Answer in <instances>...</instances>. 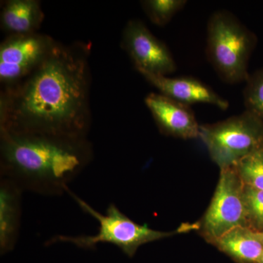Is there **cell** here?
<instances>
[{"instance_id": "obj_4", "label": "cell", "mask_w": 263, "mask_h": 263, "mask_svg": "<svg viewBox=\"0 0 263 263\" xmlns=\"http://www.w3.org/2000/svg\"><path fill=\"white\" fill-rule=\"evenodd\" d=\"M66 191L76 200L84 212L98 221V234L91 236L70 237L57 235L48 242V245L70 243L83 249H95L99 243H108L117 246L124 254L133 257L142 245L184 233L193 229L194 226H186L172 232H162L151 229L147 226L137 224L124 215L114 204H110L105 215L95 211L87 202L81 200L75 194L66 188Z\"/></svg>"}, {"instance_id": "obj_9", "label": "cell", "mask_w": 263, "mask_h": 263, "mask_svg": "<svg viewBox=\"0 0 263 263\" xmlns=\"http://www.w3.org/2000/svg\"><path fill=\"white\" fill-rule=\"evenodd\" d=\"M145 103L161 133L184 140L200 138V125L190 105L160 93H150Z\"/></svg>"}, {"instance_id": "obj_10", "label": "cell", "mask_w": 263, "mask_h": 263, "mask_svg": "<svg viewBox=\"0 0 263 263\" xmlns=\"http://www.w3.org/2000/svg\"><path fill=\"white\" fill-rule=\"evenodd\" d=\"M150 84L155 86L160 94L191 105L195 103H207L226 110L229 107L228 100L221 98L214 89L201 81L190 76L169 78L141 72Z\"/></svg>"}, {"instance_id": "obj_7", "label": "cell", "mask_w": 263, "mask_h": 263, "mask_svg": "<svg viewBox=\"0 0 263 263\" xmlns=\"http://www.w3.org/2000/svg\"><path fill=\"white\" fill-rule=\"evenodd\" d=\"M57 41L39 32L8 35L0 45L2 89L16 84L48 56Z\"/></svg>"}, {"instance_id": "obj_16", "label": "cell", "mask_w": 263, "mask_h": 263, "mask_svg": "<svg viewBox=\"0 0 263 263\" xmlns=\"http://www.w3.org/2000/svg\"><path fill=\"white\" fill-rule=\"evenodd\" d=\"M243 89V103L246 111L263 123V68L249 75Z\"/></svg>"}, {"instance_id": "obj_6", "label": "cell", "mask_w": 263, "mask_h": 263, "mask_svg": "<svg viewBox=\"0 0 263 263\" xmlns=\"http://www.w3.org/2000/svg\"><path fill=\"white\" fill-rule=\"evenodd\" d=\"M239 226L249 227L245 185L232 166L220 170L215 193L198 228L202 238L212 245L227 232Z\"/></svg>"}, {"instance_id": "obj_13", "label": "cell", "mask_w": 263, "mask_h": 263, "mask_svg": "<svg viewBox=\"0 0 263 263\" xmlns=\"http://www.w3.org/2000/svg\"><path fill=\"white\" fill-rule=\"evenodd\" d=\"M20 186L8 179L0 186V249L2 254L14 247L18 238L21 218Z\"/></svg>"}, {"instance_id": "obj_15", "label": "cell", "mask_w": 263, "mask_h": 263, "mask_svg": "<svg viewBox=\"0 0 263 263\" xmlns=\"http://www.w3.org/2000/svg\"><path fill=\"white\" fill-rule=\"evenodd\" d=\"M147 16L157 26L166 25L186 5V0H146L141 2Z\"/></svg>"}, {"instance_id": "obj_12", "label": "cell", "mask_w": 263, "mask_h": 263, "mask_svg": "<svg viewBox=\"0 0 263 263\" xmlns=\"http://www.w3.org/2000/svg\"><path fill=\"white\" fill-rule=\"evenodd\" d=\"M44 16L37 0H8L1 8V28L8 35L37 32Z\"/></svg>"}, {"instance_id": "obj_1", "label": "cell", "mask_w": 263, "mask_h": 263, "mask_svg": "<svg viewBox=\"0 0 263 263\" xmlns=\"http://www.w3.org/2000/svg\"><path fill=\"white\" fill-rule=\"evenodd\" d=\"M90 43L57 42L29 75L0 92V129L86 138L91 123Z\"/></svg>"}, {"instance_id": "obj_14", "label": "cell", "mask_w": 263, "mask_h": 263, "mask_svg": "<svg viewBox=\"0 0 263 263\" xmlns=\"http://www.w3.org/2000/svg\"><path fill=\"white\" fill-rule=\"evenodd\" d=\"M234 167L243 185L263 190V146L238 161Z\"/></svg>"}, {"instance_id": "obj_18", "label": "cell", "mask_w": 263, "mask_h": 263, "mask_svg": "<svg viewBox=\"0 0 263 263\" xmlns=\"http://www.w3.org/2000/svg\"><path fill=\"white\" fill-rule=\"evenodd\" d=\"M259 263H263V255L262 258H261L260 261H259Z\"/></svg>"}, {"instance_id": "obj_11", "label": "cell", "mask_w": 263, "mask_h": 263, "mask_svg": "<svg viewBox=\"0 0 263 263\" xmlns=\"http://www.w3.org/2000/svg\"><path fill=\"white\" fill-rule=\"evenodd\" d=\"M212 245L235 263H259L263 255L262 234L249 227H236Z\"/></svg>"}, {"instance_id": "obj_8", "label": "cell", "mask_w": 263, "mask_h": 263, "mask_svg": "<svg viewBox=\"0 0 263 263\" xmlns=\"http://www.w3.org/2000/svg\"><path fill=\"white\" fill-rule=\"evenodd\" d=\"M122 46L139 73L167 76L177 68L167 46L156 37L141 20L133 19L126 24Z\"/></svg>"}, {"instance_id": "obj_2", "label": "cell", "mask_w": 263, "mask_h": 263, "mask_svg": "<svg viewBox=\"0 0 263 263\" xmlns=\"http://www.w3.org/2000/svg\"><path fill=\"white\" fill-rule=\"evenodd\" d=\"M2 174L21 188L43 194L66 191L92 157L86 138L0 129Z\"/></svg>"}, {"instance_id": "obj_19", "label": "cell", "mask_w": 263, "mask_h": 263, "mask_svg": "<svg viewBox=\"0 0 263 263\" xmlns=\"http://www.w3.org/2000/svg\"><path fill=\"white\" fill-rule=\"evenodd\" d=\"M261 234H262V239H263V231L262 232V233H261Z\"/></svg>"}, {"instance_id": "obj_3", "label": "cell", "mask_w": 263, "mask_h": 263, "mask_svg": "<svg viewBox=\"0 0 263 263\" xmlns=\"http://www.w3.org/2000/svg\"><path fill=\"white\" fill-rule=\"evenodd\" d=\"M257 37L234 15L218 10L209 18L206 53L221 80L234 84L247 81L249 59Z\"/></svg>"}, {"instance_id": "obj_5", "label": "cell", "mask_w": 263, "mask_h": 263, "mask_svg": "<svg viewBox=\"0 0 263 263\" xmlns=\"http://www.w3.org/2000/svg\"><path fill=\"white\" fill-rule=\"evenodd\" d=\"M200 138L212 160L220 170L227 168L263 146V123L245 110L226 120L200 125Z\"/></svg>"}, {"instance_id": "obj_17", "label": "cell", "mask_w": 263, "mask_h": 263, "mask_svg": "<svg viewBox=\"0 0 263 263\" xmlns=\"http://www.w3.org/2000/svg\"><path fill=\"white\" fill-rule=\"evenodd\" d=\"M245 197L248 226L255 231H263V190L245 185Z\"/></svg>"}]
</instances>
